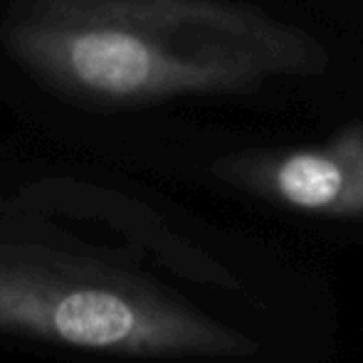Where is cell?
<instances>
[{
    "label": "cell",
    "instance_id": "obj_1",
    "mask_svg": "<svg viewBox=\"0 0 363 363\" xmlns=\"http://www.w3.org/2000/svg\"><path fill=\"white\" fill-rule=\"evenodd\" d=\"M3 45L50 91L101 109L326 67L319 40L233 0H10Z\"/></svg>",
    "mask_w": 363,
    "mask_h": 363
},
{
    "label": "cell",
    "instance_id": "obj_3",
    "mask_svg": "<svg viewBox=\"0 0 363 363\" xmlns=\"http://www.w3.org/2000/svg\"><path fill=\"white\" fill-rule=\"evenodd\" d=\"M216 176L240 191L321 218H363V124L326 144L245 151L220 158Z\"/></svg>",
    "mask_w": 363,
    "mask_h": 363
},
{
    "label": "cell",
    "instance_id": "obj_2",
    "mask_svg": "<svg viewBox=\"0 0 363 363\" xmlns=\"http://www.w3.org/2000/svg\"><path fill=\"white\" fill-rule=\"evenodd\" d=\"M0 334L141 359H245L257 341L148 274L45 247H0Z\"/></svg>",
    "mask_w": 363,
    "mask_h": 363
}]
</instances>
